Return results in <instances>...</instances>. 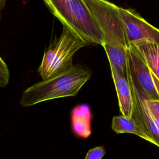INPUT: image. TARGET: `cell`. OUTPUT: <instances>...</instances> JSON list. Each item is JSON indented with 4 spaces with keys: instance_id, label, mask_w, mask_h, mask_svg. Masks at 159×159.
<instances>
[{
    "instance_id": "1",
    "label": "cell",
    "mask_w": 159,
    "mask_h": 159,
    "mask_svg": "<svg viewBox=\"0 0 159 159\" xmlns=\"http://www.w3.org/2000/svg\"><path fill=\"white\" fill-rule=\"evenodd\" d=\"M91 75L88 68L73 66L64 72L27 88L22 93L20 104L24 107H29L50 99L75 96Z\"/></svg>"
},
{
    "instance_id": "2",
    "label": "cell",
    "mask_w": 159,
    "mask_h": 159,
    "mask_svg": "<svg viewBox=\"0 0 159 159\" xmlns=\"http://www.w3.org/2000/svg\"><path fill=\"white\" fill-rule=\"evenodd\" d=\"M63 26L80 37L86 44L102 45L101 32L82 0H43Z\"/></svg>"
},
{
    "instance_id": "3",
    "label": "cell",
    "mask_w": 159,
    "mask_h": 159,
    "mask_svg": "<svg viewBox=\"0 0 159 159\" xmlns=\"http://www.w3.org/2000/svg\"><path fill=\"white\" fill-rule=\"evenodd\" d=\"M86 43L66 27L61 35L45 52L37 71L43 80L64 72L73 66V55Z\"/></svg>"
},
{
    "instance_id": "4",
    "label": "cell",
    "mask_w": 159,
    "mask_h": 159,
    "mask_svg": "<svg viewBox=\"0 0 159 159\" xmlns=\"http://www.w3.org/2000/svg\"><path fill=\"white\" fill-rule=\"evenodd\" d=\"M82 1L101 32L102 45H107L127 48L129 44L120 17L119 7L107 0Z\"/></svg>"
},
{
    "instance_id": "5",
    "label": "cell",
    "mask_w": 159,
    "mask_h": 159,
    "mask_svg": "<svg viewBox=\"0 0 159 159\" xmlns=\"http://www.w3.org/2000/svg\"><path fill=\"white\" fill-rule=\"evenodd\" d=\"M127 54L130 86L145 99L159 100V79L135 45H129Z\"/></svg>"
},
{
    "instance_id": "6",
    "label": "cell",
    "mask_w": 159,
    "mask_h": 159,
    "mask_svg": "<svg viewBox=\"0 0 159 159\" xmlns=\"http://www.w3.org/2000/svg\"><path fill=\"white\" fill-rule=\"evenodd\" d=\"M119 11L129 45H159V29L151 25L134 9L119 7Z\"/></svg>"
},
{
    "instance_id": "7",
    "label": "cell",
    "mask_w": 159,
    "mask_h": 159,
    "mask_svg": "<svg viewBox=\"0 0 159 159\" xmlns=\"http://www.w3.org/2000/svg\"><path fill=\"white\" fill-rule=\"evenodd\" d=\"M131 89L134 101L132 118L140 129L152 140L153 144L159 147V117L149 110L139 93L132 87Z\"/></svg>"
},
{
    "instance_id": "8",
    "label": "cell",
    "mask_w": 159,
    "mask_h": 159,
    "mask_svg": "<svg viewBox=\"0 0 159 159\" xmlns=\"http://www.w3.org/2000/svg\"><path fill=\"white\" fill-rule=\"evenodd\" d=\"M111 74L117 92L120 111L124 117L132 118L134 101L129 80L114 67L110 66Z\"/></svg>"
},
{
    "instance_id": "9",
    "label": "cell",
    "mask_w": 159,
    "mask_h": 159,
    "mask_svg": "<svg viewBox=\"0 0 159 159\" xmlns=\"http://www.w3.org/2000/svg\"><path fill=\"white\" fill-rule=\"evenodd\" d=\"M91 110L87 104L78 105L72 110V127L76 135L87 138L91 135Z\"/></svg>"
},
{
    "instance_id": "10",
    "label": "cell",
    "mask_w": 159,
    "mask_h": 159,
    "mask_svg": "<svg viewBox=\"0 0 159 159\" xmlns=\"http://www.w3.org/2000/svg\"><path fill=\"white\" fill-rule=\"evenodd\" d=\"M110 66L114 67L127 80L129 78V63L127 48L117 46L103 45Z\"/></svg>"
},
{
    "instance_id": "11",
    "label": "cell",
    "mask_w": 159,
    "mask_h": 159,
    "mask_svg": "<svg viewBox=\"0 0 159 159\" xmlns=\"http://www.w3.org/2000/svg\"><path fill=\"white\" fill-rule=\"evenodd\" d=\"M112 129L117 134L130 133L134 134L153 144L152 140L140 129L133 118L129 119L122 115L113 117Z\"/></svg>"
},
{
    "instance_id": "12",
    "label": "cell",
    "mask_w": 159,
    "mask_h": 159,
    "mask_svg": "<svg viewBox=\"0 0 159 159\" xmlns=\"http://www.w3.org/2000/svg\"><path fill=\"white\" fill-rule=\"evenodd\" d=\"M135 45L149 68L159 79V45L143 43Z\"/></svg>"
},
{
    "instance_id": "13",
    "label": "cell",
    "mask_w": 159,
    "mask_h": 159,
    "mask_svg": "<svg viewBox=\"0 0 159 159\" xmlns=\"http://www.w3.org/2000/svg\"><path fill=\"white\" fill-rule=\"evenodd\" d=\"M9 71L2 58L0 57V87H5L9 83Z\"/></svg>"
},
{
    "instance_id": "14",
    "label": "cell",
    "mask_w": 159,
    "mask_h": 159,
    "mask_svg": "<svg viewBox=\"0 0 159 159\" xmlns=\"http://www.w3.org/2000/svg\"><path fill=\"white\" fill-rule=\"evenodd\" d=\"M105 153V150L102 146L96 147L88 152L84 159H102Z\"/></svg>"
},
{
    "instance_id": "15",
    "label": "cell",
    "mask_w": 159,
    "mask_h": 159,
    "mask_svg": "<svg viewBox=\"0 0 159 159\" xmlns=\"http://www.w3.org/2000/svg\"><path fill=\"white\" fill-rule=\"evenodd\" d=\"M134 89V88H133ZM138 93V92H137ZM140 94V93H139ZM141 95V94H140ZM142 96V95H141ZM143 101L149 110L155 116L159 117V100L145 99L142 96Z\"/></svg>"
},
{
    "instance_id": "16",
    "label": "cell",
    "mask_w": 159,
    "mask_h": 159,
    "mask_svg": "<svg viewBox=\"0 0 159 159\" xmlns=\"http://www.w3.org/2000/svg\"><path fill=\"white\" fill-rule=\"evenodd\" d=\"M6 0H0V11L4 7Z\"/></svg>"
},
{
    "instance_id": "17",
    "label": "cell",
    "mask_w": 159,
    "mask_h": 159,
    "mask_svg": "<svg viewBox=\"0 0 159 159\" xmlns=\"http://www.w3.org/2000/svg\"><path fill=\"white\" fill-rule=\"evenodd\" d=\"M1 12V11H0ZM1 13H0V20H1Z\"/></svg>"
}]
</instances>
